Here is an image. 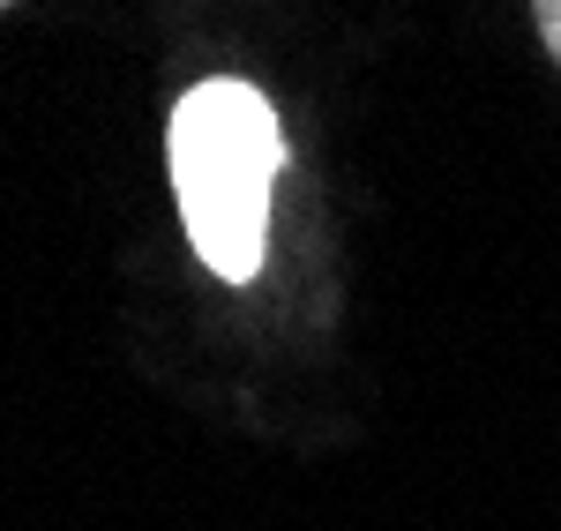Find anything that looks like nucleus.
<instances>
[{"mask_svg": "<svg viewBox=\"0 0 561 531\" xmlns=\"http://www.w3.org/2000/svg\"><path fill=\"white\" fill-rule=\"evenodd\" d=\"M173 195L195 255L225 277L248 285L262 269V240H270V180L285 165V135L277 113L255 83L240 76H210L173 105Z\"/></svg>", "mask_w": 561, "mask_h": 531, "instance_id": "nucleus-1", "label": "nucleus"}, {"mask_svg": "<svg viewBox=\"0 0 561 531\" xmlns=\"http://www.w3.org/2000/svg\"><path fill=\"white\" fill-rule=\"evenodd\" d=\"M531 15H539V38H547V53L561 60V0H531Z\"/></svg>", "mask_w": 561, "mask_h": 531, "instance_id": "nucleus-2", "label": "nucleus"}]
</instances>
